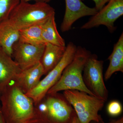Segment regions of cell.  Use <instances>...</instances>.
I'll return each mask as SVG.
<instances>
[{"label":"cell","mask_w":123,"mask_h":123,"mask_svg":"<svg viewBox=\"0 0 123 123\" xmlns=\"http://www.w3.org/2000/svg\"><path fill=\"white\" fill-rule=\"evenodd\" d=\"M2 115L7 123H35L33 99L12 82L0 96Z\"/></svg>","instance_id":"6da1fadb"},{"label":"cell","mask_w":123,"mask_h":123,"mask_svg":"<svg viewBox=\"0 0 123 123\" xmlns=\"http://www.w3.org/2000/svg\"><path fill=\"white\" fill-rule=\"evenodd\" d=\"M35 123H72L76 115L63 94L47 93L35 104Z\"/></svg>","instance_id":"7a4b0ae2"},{"label":"cell","mask_w":123,"mask_h":123,"mask_svg":"<svg viewBox=\"0 0 123 123\" xmlns=\"http://www.w3.org/2000/svg\"><path fill=\"white\" fill-rule=\"evenodd\" d=\"M91 55L90 52L85 48L80 46L77 47L73 59L64 69L58 81L47 93L77 90L94 96L86 86L82 77L85 65Z\"/></svg>","instance_id":"3957f363"},{"label":"cell","mask_w":123,"mask_h":123,"mask_svg":"<svg viewBox=\"0 0 123 123\" xmlns=\"http://www.w3.org/2000/svg\"><path fill=\"white\" fill-rule=\"evenodd\" d=\"M55 9L48 3L20 1L14 9L8 19L18 30L34 25L41 24L52 15Z\"/></svg>","instance_id":"277c9868"},{"label":"cell","mask_w":123,"mask_h":123,"mask_svg":"<svg viewBox=\"0 0 123 123\" xmlns=\"http://www.w3.org/2000/svg\"><path fill=\"white\" fill-rule=\"evenodd\" d=\"M63 94L75 110L80 123L103 121L98 112L103 107L104 100L77 90L64 91Z\"/></svg>","instance_id":"5b68a950"},{"label":"cell","mask_w":123,"mask_h":123,"mask_svg":"<svg viewBox=\"0 0 123 123\" xmlns=\"http://www.w3.org/2000/svg\"><path fill=\"white\" fill-rule=\"evenodd\" d=\"M76 49L77 47L74 43H69L63 56L57 65L40 81L35 88L25 94L33 99L34 104L40 101L58 81L64 69L73 59Z\"/></svg>","instance_id":"8992f818"},{"label":"cell","mask_w":123,"mask_h":123,"mask_svg":"<svg viewBox=\"0 0 123 123\" xmlns=\"http://www.w3.org/2000/svg\"><path fill=\"white\" fill-rule=\"evenodd\" d=\"M103 63L97 55L91 54L85 65L82 77L87 89L94 96L106 102L108 92L104 79Z\"/></svg>","instance_id":"52a82bcc"},{"label":"cell","mask_w":123,"mask_h":123,"mask_svg":"<svg viewBox=\"0 0 123 123\" xmlns=\"http://www.w3.org/2000/svg\"><path fill=\"white\" fill-rule=\"evenodd\" d=\"M81 29H91L103 25L107 27L110 32H113L116 29L115 22L123 14V0H110Z\"/></svg>","instance_id":"ba28073f"},{"label":"cell","mask_w":123,"mask_h":123,"mask_svg":"<svg viewBox=\"0 0 123 123\" xmlns=\"http://www.w3.org/2000/svg\"><path fill=\"white\" fill-rule=\"evenodd\" d=\"M45 45H33L18 41L14 45L12 58L22 70H25L41 62Z\"/></svg>","instance_id":"9c48e42d"},{"label":"cell","mask_w":123,"mask_h":123,"mask_svg":"<svg viewBox=\"0 0 123 123\" xmlns=\"http://www.w3.org/2000/svg\"><path fill=\"white\" fill-rule=\"evenodd\" d=\"M66 9L61 26L62 32L70 30L72 26L78 20L85 16H93L98 11L95 8L86 6L81 0H65Z\"/></svg>","instance_id":"30bf717a"},{"label":"cell","mask_w":123,"mask_h":123,"mask_svg":"<svg viewBox=\"0 0 123 123\" xmlns=\"http://www.w3.org/2000/svg\"><path fill=\"white\" fill-rule=\"evenodd\" d=\"M44 75L43 67L41 62L30 68L22 70L12 82L23 93L26 94L35 88Z\"/></svg>","instance_id":"8fae6325"},{"label":"cell","mask_w":123,"mask_h":123,"mask_svg":"<svg viewBox=\"0 0 123 123\" xmlns=\"http://www.w3.org/2000/svg\"><path fill=\"white\" fill-rule=\"evenodd\" d=\"M22 70L12 57L0 47V96Z\"/></svg>","instance_id":"7c38bea8"},{"label":"cell","mask_w":123,"mask_h":123,"mask_svg":"<svg viewBox=\"0 0 123 123\" xmlns=\"http://www.w3.org/2000/svg\"><path fill=\"white\" fill-rule=\"evenodd\" d=\"M19 38V30L8 19L0 23V47L11 57L14 45Z\"/></svg>","instance_id":"4fadbf2b"},{"label":"cell","mask_w":123,"mask_h":123,"mask_svg":"<svg viewBox=\"0 0 123 123\" xmlns=\"http://www.w3.org/2000/svg\"><path fill=\"white\" fill-rule=\"evenodd\" d=\"M66 49V46L61 47L48 43H46L41 60L44 69V75H47L59 62Z\"/></svg>","instance_id":"5bb4252c"},{"label":"cell","mask_w":123,"mask_h":123,"mask_svg":"<svg viewBox=\"0 0 123 123\" xmlns=\"http://www.w3.org/2000/svg\"><path fill=\"white\" fill-rule=\"evenodd\" d=\"M108 59L110 64L104 74V78L107 80L117 72H123V33L121 34L118 42Z\"/></svg>","instance_id":"9a60e30c"},{"label":"cell","mask_w":123,"mask_h":123,"mask_svg":"<svg viewBox=\"0 0 123 123\" xmlns=\"http://www.w3.org/2000/svg\"><path fill=\"white\" fill-rule=\"evenodd\" d=\"M42 35L46 43L61 47H65L64 40L60 34L55 20V14L41 24Z\"/></svg>","instance_id":"2e32d148"},{"label":"cell","mask_w":123,"mask_h":123,"mask_svg":"<svg viewBox=\"0 0 123 123\" xmlns=\"http://www.w3.org/2000/svg\"><path fill=\"white\" fill-rule=\"evenodd\" d=\"M18 41L35 45H45L42 35L41 24L34 25L19 30Z\"/></svg>","instance_id":"e0dca14e"},{"label":"cell","mask_w":123,"mask_h":123,"mask_svg":"<svg viewBox=\"0 0 123 123\" xmlns=\"http://www.w3.org/2000/svg\"><path fill=\"white\" fill-rule=\"evenodd\" d=\"M21 0H0V23L8 19Z\"/></svg>","instance_id":"ac0fdd59"},{"label":"cell","mask_w":123,"mask_h":123,"mask_svg":"<svg viewBox=\"0 0 123 123\" xmlns=\"http://www.w3.org/2000/svg\"><path fill=\"white\" fill-rule=\"evenodd\" d=\"M123 110V106L121 103L117 100L111 101L107 107L108 114L112 117L120 115L122 113Z\"/></svg>","instance_id":"d6986e66"},{"label":"cell","mask_w":123,"mask_h":123,"mask_svg":"<svg viewBox=\"0 0 123 123\" xmlns=\"http://www.w3.org/2000/svg\"><path fill=\"white\" fill-rule=\"evenodd\" d=\"M81 1L83 0H81ZM95 3V8L98 11L101 10V9L105 6L110 0H93Z\"/></svg>","instance_id":"ffe728a7"},{"label":"cell","mask_w":123,"mask_h":123,"mask_svg":"<svg viewBox=\"0 0 123 123\" xmlns=\"http://www.w3.org/2000/svg\"><path fill=\"white\" fill-rule=\"evenodd\" d=\"M51 0H21V1L24 2H29L30 1H33L37 2H44V3H48Z\"/></svg>","instance_id":"44dd1931"},{"label":"cell","mask_w":123,"mask_h":123,"mask_svg":"<svg viewBox=\"0 0 123 123\" xmlns=\"http://www.w3.org/2000/svg\"><path fill=\"white\" fill-rule=\"evenodd\" d=\"M0 123H7L5 120L4 117L2 115L1 111L0 103Z\"/></svg>","instance_id":"7402d4cb"},{"label":"cell","mask_w":123,"mask_h":123,"mask_svg":"<svg viewBox=\"0 0 123 123\" xmlns=\"http://www.w3.org/2000/svg\"><path fill=\"white\" fill-rule=\"evenodd\" d=\"M108 123H123V117L120 118L117 120H111Z\"/></svg>","instance_id":"603a6c76"},{"label":"cell","mask_w":123,"mask_h":123,"mask_svg":"<svg viewBox=\"0 0 123 123\" xmlns=\"http://www.w3.org/2000/svg\"><path fill=\"white\" fill-rule=\"evenodd\" d=\"M72 123H80L79 120L78 119L76 115H75L73 119Z\"/></svg>","instance_id":"cb8c5ba5"},{"label":"cell","mask_w":123,"mask_h":123,"mask_svg":"<svg viewBox=\"0 0 123 123\" xmlns=\"http://www.w3.org/2000/svg\"><path fill=\"white\" fill-rule=\"evenodd\" d=\"M90 123H104L103 121L100 122H96V121H92Z\"/></svg>","instance_id":"d4e9b609"}]
</instances>
